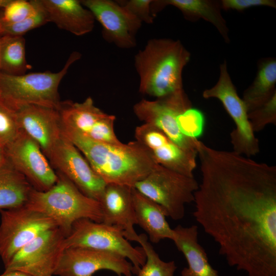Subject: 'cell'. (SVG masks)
I'll use <instances>...</instances> for the list:
<instances>
[{
	"mask_svg": "<svg viewBox=\"0 0 276 276\" xmlns=\"http://www.w3.org/2000/svg\"><path fill=\"white\" fill-rule=\"evenodd\" d=\"M197 156L196 221L229 266L248 276H276V166L200 141Z\"/></svg>",
	"mask_w": 276,
	"mask_h": 276,
	"instance_id": "1",
	"label": "cell"
},
{
	"mask_svg": "<svg viewBox=\"0 0 276 276\" xmlns=\"http://www.w3.org/2000/svg\"><path fill=\"white\" fill-rule=\"evenodd\" d=\"M62 133L106 184L134 187L158 165L136 141L112 144L63 128Z\"/></svg>",
	"mask_w": 276,
	"mask_h": 276,
	"instance_id": "2",
	"label": "cell"
},
{
	"mask_svg": "<svg viewBox=\"0 0 276 276\" xmlns=\"http://www.w3.org/2000/svg\"><path fill=\"white\" fill-rule=\"evenodd\" d=\"M190 57L179 40L149 39L134 58L139 92L160 99L183 89L182 73Z\"/></svg>",
	"mask_w": 276,
	"mask_h": 276,
	"instance_id": "3",
	"label": "cell"
},
{
	"mask_svg": "<svg viewBox=\"0 0 276 276\" xmlns=\"http://www.w3.org/2000/svg\"><path fill=\"white\" fill-rule=\"evenodd\" d=\"M56 172V183L45 191L33 189L26 205L51 218L65 237L77 220L102 222L100 202L84 195L65 176Z\"/></svg>",
	"mask_w": 276,
	"mask_h": 276,
	"instance_id": "4",
	"label": "cell"
},
{
	"mask_svg": "<svg viewBox=\"0 0 276 276\" xmlns=\"http://www.w3.org/2000/svg\"><path fill=\"white\" fill-rule=\"evenodd\" d=\"M81 57L79 52H73L57 73L46 71L11 75L0 72V97L11 107L34 104L58 108L61 103L60 83L70 66Z\"/></svg>",
	"mask_w": 276,
	"mask_h": 276,
	"instance_id": "5",
	"label": "cell"
},
{
	"mask_svg": "<svg viewBox=\"0 0 276 276\" xmlns=\"http://www.w3.org/2000/svg\"><path fill=\"white\" fill-rule=\"evenodd\" d=\"M199 183L188 177L157 165L134 188L165 210L167 217L173 220L182 219L185 206L194 202V193Z\"/></svg>",
	"mask_w": 276,
	"mask_h": 276,
	"instance_id": "6",
	"label": "cell"
},
{
	"mask_svg": "<svg viewBox=\"0 0 276 276\" xmlns=\"http://www.w3.org/2000/svg\"><path fill=\"white\" fill-rule=\"evenodd\" d=\"M65 249L79 247L112 252L129 260L135 274L146 261L141 247H133L118 228L88 219L76 221L64 241Z\"/></svg>",
	"mask_w": 276,
	"mask_h": 276,
	"instance_id": "7",
	"label": "cell"
},
{
	"mask_svg": "<svg viewBox=\"0 0 276 276\" xmlns=\"http://www.w3.org/2000/svg\"><path fill=\"white\" fill-rule=\"evenodd\" d=\"M219 68L218 81L211 88L204 90L202 97L216 98L222 103L236 125L230 134L233 151L250 157L260 151L259 140L251 127L246 106L232 81L225 60Z\"/></svg>",
	"mask_w": 276,
	"mask_h": 276,
	"instance_id": "8",
	"label": "cell"
},
{
	"mask_svg": "<svg viewBox=\"0 0 276 276\" xmlns=\"http://www.w3.org/2000/svg\"><path fill=\"white\" fill-rule=\"evenodd\" d=\"M192 103L183 89L154 101L142 99L133 106L134 114L144 123L161 130L173 143L186 152L197 156V139L190 138L180 131L177 117Z\"/></svg>",
	"mask_w": 276,
	"mask_h": 276,
	"instance_id": "9",
	"label": "cell"
},
{
	"mask_svg": "<svg viewBox=\"0 0 276 276\" xmlns=\"http://www.w3.org/2000/svg\"><path fill=\"white\" fill-rule=\"evenodd\" d=\"M0 215V256L5 266L39 235L57 227L51 218L26 205L1 210Z\"/></svg>",
	"mask_w": 276,
	"mask_h": 276,
	"instance_id": "10",
	"label": "cell"
},
{
	"mask_svg": "<svg viewBox=\"0 0 276 276\" xmlns=\"http://www.w3.org/2000/svg\"><path fill=\"white\" fill-rule=\"evenodd\" d=\"M65 236L58 227L48 229L21 248L5 266V271L30 276H53L65 249Z\"/></svg>",
	"mask_w": 276,
	"mask_h": 276,
	"instance_id": "11",
	"label": "cell"
},
{
	"mask_svg": "<svg viewBox=\"0 0 276 276\" xmlns=\"http://www.w3.org/2000/svg\"><path fill=\"white\" fill-rule=\"evenodd\" d=\"M58 110L62 128L95 141L120 144L114 131L116 117L96 107L91 97L81 103L61 101Z\"/></svg>",
	"mask_w": 276,
	"mask_h": 276,
	"instance_id": "12",
	"label": "cell"
},
{
	"mask_svg": "<svg viewBox=\"0 0 276 276\" xmlns=\"http://www.w3.org/2000/svg\"><path fill=\"white\" fill-rule=\"evenodd\" d=\"M9 162L39 191L51 188L58 176L38 144L20 131L6 146Z\"/></svg>",
	"mask_w": 276,
	"mask_h": 276,
	"instance_id": "13",
	"label": "cell"
},
{
	"mask_svg": "<svg viewBox=\"0 0 276 276\" xmlns=\"http://www.w3.org/2000/svg\"><path fill=\"white\" fill-rule=\"evenodd\" d=\"M55 170L86 196L100 202L106 183L63 134L48 158Z\"/></svg>",
	"mask_w": 276,
	"mask_h": 276,
	"instance_id": "14",
	"label": "cell"
},
{
	"mask_svg": "<svg viewBox=\"0 0 276 276\" xmlns=\"http://www.w3.org/2000/svg\"><path fill=\"white\" fill-rule=\"evenodd\" d=\"M107 270L119 276L135 274L131 262L117 254L88 248L73 247L63 251L54 273L57 276H93Z\"/></svg>",
	"mask_w": 276,
	"mask_h": 276,
	"instance_id": "15",
	"label": "cell"
},
{
	"mask_svg": "<svg viewBox=\"0 0 276 276\" xmlns=\"http://www.w3.org/2000/svg\"><path fill=\"white\" fill-rule=\"evenodd\" d=\"M102 27L103 38L123 49L136 46V34L142 22L117 1L81 0Z\"/></svg>",
	"mask_w": 276,
	"mask_h": 276,
	"instance_id": "16",
	"label": "cell"
},
{
	"mask_svg": "<svg viewBox=\"0 0 276 276\" xmlns=\"http://www.w3.org/2000/svg\"><path fill=\"white\" fill-rule=\"evenodd\" d=\"M13 108L20 131L36 142L48 158L63 136L58 108L25 104Z\"/></svg>",
	"mask_w": 276,
	"mask_h": 276,
	"instance_id": "17",
	"label": "cell"
},
{
	"mask_svg": "<svg viewBox=\"0 0 276 276\" xmlns=\"http://www.w3.org/2000/svg\"><path fill=\"white\" fill-rule=\"evenodd\" d=\"M134 136L157 164L194 177L197 156L181 149L159 129L144 123L135 128Z\"/></svg>",
	"mask_w": 276,
	"mask_h": 276,
	"instance_id": "18",
	"label": "cell"
},
{
	"mask_svg": "<svg viewBox=\"0 0 276 276\" xmlns=\"http://www.w3.org/2000/svg\"><path fill=\"white\" fill-rule=\"evenodd\" d=\"M132 188L106 185L100 201L102 222L118 228L129 241L139 243V235L134 229L136 221L132 201Z\"/></svg>",
	"mask_w": 276,
	"mask_h": 276,
	"instance_id": "19",
	"label": "cell"
},
{
	"mask_svg": "<svg viewBox=\"0 0 276 276\" xmlns=\"http://www.w3.org/2000/svg\"><path fill=\"white\" fill-rule=\"evenodd\" d=\"M180 11L187 20L195 22L202 19L213 25L226 43H229V29L221 14L220 1L216 0H152L151 10L153 16L167 6Z\"/></svg>",
	"mask_w": 276,
	"mask_h": 276,
	"instance_id": "20",
	"label": "cell"
},
{
	"mask_svg": "<svg viewBox=\"0 0 276 276\" xmlns=\"http://www.w3.org/2000/svg\"><path fill=\"white\" fill-rule=\"evenodd\" d=\"M50 22L76 36L91 32L95 18L78 0H41Z\"/></svg>",
	"mask_w": 276,
	"mask_h": 276,
	"instance_id": "21",
	"label": "cell"
},
{
	"mask_svg": "<svg viewBox=\"0 0 276 276\" xmlns=\"http://www.w3.org/2000/svg\"><path fill=\"white\" fill-rule=\"evenodd\" d=\"M174 242L184 256L188 266L181 271V276H219L210 264L205 249L198 242V227L196 225L185 227L178 225L173 228Z\"/></svg>",
	"mask_w": 276,
	"mask_h": 276,
	"instance_id": "22",
	"label": "cell"
},
{
	"mask_svg": "<svg viewBox=\"0 0 276 276\" xmlns=\"http://www.w3.org/2000/svg\"><path fill=\"white\" fill-rule=\"evenodd\" d=\"M132 196L136 224L146 232L150 241L157 243L165 239L173 240L174 231L166 220L167 215L163 208L134 187Z\"/></svg>",
	"mask_w": 276,
	"mask_h": 276,
	"instance_id": "23",
	"label": "cell"
},
{
	"mask_svg": "<svg viewBox=\"0 0 276 276\" xmlns=\"http://www.w3.org/2000/svg\"><path fill=\"white\" fill-rule=\"evenodd\" d=\"M276 59L267 58L259 63L256 76L242 99L247 112L268 102L276 94Z\"/></svg>",
	"mask_w": 276,
	"mask_h": 276,
	"instance_id": "24",
	"label": "cell"
},
{
	"mask_svg": "<svg viewBox=\"0 0 276 276\" xmlns=\"http://www.w3.org/2000/svg\"><path fill=\"white\" fill-rule=\"evenodd\" d=\"M33 189L8 160L0 168V211L25 205Z\"/></svg>",
	"mask_w": 276,
	"mask_h": 276,
	"instance_id": "25",
	"label": "cell"
},
{
	"mask_svg": "<svg viewBox=\"0 0 276 276\" xmlns=\"http://www.w3.org/2000/svg\"><path fill=\"white\" fill-rule=\"evenodd\" d=\"M31 69L26 58L25 39L21 36L0 35V72L21 75Z\"/></svg>",
	"mask_w": 276,
	"mask_h": 276,
	"instance_id": "26",
	"label": "cell"
},
{
	"mask_svg": "<svg viewBox=\"0 0 276 276\" xmlns=\"http://www.w3.org/2000/svg\"><path fill=\"white\" fill-rule=\"evenodd\" d=\"M139 243L145 254L146 261L136 276H174L177 269L175 262L162 260L148 241L145 234L139 235Z\"/></svg>",
	"mask_w": 276,
	"mask_h": 276,
	"instance_id": "27",
	"label": "cell"
},
{
	"mask_svg": "<svg viewBox=\"0 0 276 276\" xmlns=\"http://www.w3.org/2000/svg\"><path fill=\"white\" fill-rule=\"evenodd\" d=\"M34 1L36 6L35 11L21 21L14 24H7L3 22L0 19V35L23 36L29 31L50 22L48 13L41 0Z\"/></svg>",
	"mask_w": 276,
	"mask_h": 276,
	"instance_id": "28",
	"label": "cell"
},
{
	"mask_svg": "<svg viewBox=\"0 0 276 276\" xmlns=\"http://www.w3.org/2000/svg\"><path fill=\"white\" fill-rule=\"evenodd\" d=\"M20 132L15 110L0 97V141L6 146Z\"/></svg>",
	"mask_w": 276,
	"mask_h": 276,
	"instance_id": "29",
	"label": "cell"
},
{
	"mask_svg": "<svg viewBox=\"0 0 276 276\" xmlns=\"http://www.w3.org/2000/svg\"><path fill=\"white\" fill-rule=\"evenodd\" d=\"M177 123L180 132L186 136L197 139L202 133L204 118L199 110L190 107L177 118Z\"/></svg>",
	"mask_w": 276,
	"mask_h": 276,
	"instance_id": "30",
	"label": "cell"
},
{
	"mask_svg": "<svg viewBox=\"0 0 276 276\" xmlns=\"http://www.w3.org/2000/svg\"><path fill=\"white\" fill-rule=\"evenodd\" d=\"M252 131L259 132L269 124L276 125V94L266 103L248 113Z\"/></svg>",
	"mask_w": 276,
	"mask_h": 276,
	"instance_id": "31",
	"label": "cell"
},
{
	"mask_svg": "<svg viewBox=\"0 0 276 276\" xmlns=\"http://www.w3.org/2000/svg\"><path fill=\"white\" fill-rule=\"evenodd\" d=\"M35 10L34 0H11L3 9L1 20L7 24L19 22L32 15Z\"/></svg>",
	"mask_w": 276,
	"mask_h": 276,
	"instance_id": "32",
	"label": "cell"
},
{
	"mask_svg": "<svg viewBox=\"0 0 276 276\" xmlns=\"http://www.w3.org/2000/svg\"><path fill=\"white\" fill-rule=\"evenodd\" d=\"M152 0H126L117 2L142 23L151 24L154 17L151 10Z\"/></svg>",
	"mask_w": 276,
	"mask_h": 276,
	"instance_id": "33",
	"label": "cell"
},
{
	"mask_svg": "<svg viewBox=\"0 0 276 276\" xmlns=\"http://www.w3.org/2000/svg\"><path fill=\"white\" fill-rule=\"evenodd\" d=\"M220 4L222 10L240 12L248 8L260 6L276 8V1L274 0H221Z\"/></svg>",
	"mask_w": 276,
	"mask_h": 276,
	"instance_id": "34",
	"label": "cell"
},
{
	"mask_svg": "<svg viewBox=\"0 0 276 276\" xmlns=\"http://www.w3.org/2000/svg\"><path fill=\"white\" fill-rule=\"evenodd\" d=\"M8 162L6 146L0 141V168Z\"/></svg>",
	"mask_w": 276,
	"mask_h": 276,
	"instance_id": "35",
	"label": "cell"
},
{
	"mask_svg": "<svg viewBox=\"0 0 276 276\" xmlns=\"http://www.w3.org/2000/svg\"><path fill=\"white\" fill-rule=\"evenodd\" d=\"M0 276H30L24 272L19 271H4Z\"/></svg>",
	"mask_w": 276,
	"mask_h": 276,
	"instance_id": "36",
	"label": "cell"
},
{
	"mask_svg": "<svg viewBox=\"0 0 276 276\" xmlns=\"http://www.w3.org/2000/svg\"><path fill=\"white\" fill-rule=\"evenodd\" d=\"M11 0H0V8L4 9Z\"/></svg>",
	"mask_w": 276,
	"mask_h": 276,
	"instance_id": "37",
	"label": "cell"
},
{
	"mask_svg": "<svg viewBox=\"0 0 276 276\" xmlns=\"http://www.w3.org/2000/svg\"><path fill=\"white\" fill-rule=\"evenodd\" d=\"M2 14H3V9H2V8H0V19H1V17H2Z\"/></svg>",
	"mask_w": 276,
	"mask_h": 276,
	"instance_id": "38",
	"label": "cell"
}]
</instances>
